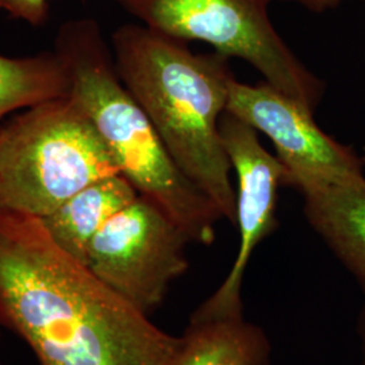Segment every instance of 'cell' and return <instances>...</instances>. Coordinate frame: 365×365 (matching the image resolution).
I'll list each match as a JSON object with an SVG mask.
<instances>
[{
    "label": "cell",
    "mask_w": 365,
    "mask_h": 365,
    "mask_svg": "<svg viewBox=\"0 0 365 365\" xmlns=\"http://www.w3.org/2000/svg\"><path fill=\"white\" fill-rule=\"evenodd\" d=\"M0 327L38 365H172L180 346L60 248L41 218L11 211H0Z\"/></svg>",
    "instance_id": "1"
},
{
    "label": "cell",
    "mask_w": 365,
    "mask_h": 365,
    "mask_svg": "<svg viewBox=\"0 0 365 365\" xmlns=\"http://www.w3.org/2000/svg\"><path fill=\"white\" fill-rule=\"evenodd\" d=\"M111 43L119 78L175 164L237 226L232 164L220 133L235 80L229 57L195 54L185 41L145 25L118 27Z\"/></svg>",
    "instance_id": "2"
},
{
    "label": "cell",
    "mask_w": 365,
    "mask_h": 365,
    "mask_svg": "<svg viewBox=\"0 0 365 365\" xmlns=\"http://www.w3.org/2000/svg\"><path fill=\"white\" fill-rule=\"evenodd\" d=\"M54 51L71 80L69 96L83 107L117 163L119 173L152 200L194 244L209 247L220 210L170 156L143 107L118 75L113 51L93 18L60 27Z\"/></svg>",
    "instance_id": "3"
},
{
    "label": "cell",
    "mask_w": 365,
    "mask_h": 365,
    "mask_svg": "<svg viewBox=\"0 0 365 365\" xmlns=\"http://www.w3.org/2000/svg\"><path fill=\"white\" fill-rule=\"evenodd\" d=\"M119 168L71 96L26 108L0 128V211L43 218Z\"/></svg>",
    "instance_id": "4"
},
{
    "label": "cell",
    "mask_w": 365,
    "mask_h": 365,
    "mask_svg": "<svg viewBox=\"0 0 365 365\" xmlns=\"http://www.w3.org/2000/svg\"><path fill=\"white\" fill-rule=\"evenodd\" d=\"M271 0H118L143 25L182 41H203L256 68L277 91L314 113L324 83L276 31Z\"/></svg>",
    "instance_id": "5"
},
{
    "label": "cell",
    "mask_w": 365,
    "mask_h": 365,
    "mask_svg": "<svg viewBox=\"0 0 365 365\" xmlns=\"http://www.w3.org/2000/svg\"><path fill=\"white\" fill-rule=\"evenodd\" d=\"M182 229L145 196L120 210L96 233L86 267L143 313L155 312L170 284L188 271Z\"/></svg>",
    "instance_id": "6"
},
{
    "label": "cell",
    "mask_w": 365,
    "mask_h": 365,
    "mask_svg": "<svg viewBox=\"0 0 365 365\" xmlns=\"http://www.w3.org/2000/svg\"><path fill=\"white\" fill-rule=\"evenodd\" d=\"M226 111L265 134L286 168L284 185L307 194L331 185L365 180L363 164L351 148L321 130L314 113L271 84L233 80Z\"/></svg>",
    "instance_id": "7"
},
{
    "label": "cell",
    "mask_w": 365,
    "mask_h": 365,
    "mask_svg": "<svg viewBox=\"0 0 365 365\" xmlns=\"http://www.w3.org/2000/svg\"><path fill=\"white\" fill-rule=\"evenodd\" d=\"M220 133L226 155L238 178L240 245L229 274L191 315V319L202 321L244 315V276L255 249L274 232L277 190L286 180V168L277 157L261 146L257 131L248 123L225 111L220 120Z\"/></svg>",
    "instance_id": "8"
},
{
    "label": "cell",
    "mask_w": 365,
    "mask_h": 365,
    "mask_svg": "<svg viewBox=\"0 0 365 365\" xmlns=\"http://www.w3.org/2000/svg\"><path fill=\"white\" fill-rule=\"evenodd\" d=\"M304 217L365 294V180L303 194Z\"/></svg>",
    "instance_id": "9"
},
{
    "label": "cell",
    "mask_w": 365,
    "mask_h": 365,
    "mask_svg": "<svg viewBox=\"0 0 365 365\" xmlns=\"http://www.w3.org/2000/svg\"><path fill=\"white\" fill-rule=\"evenodd\" d=\"M138 195L134 185L118 173L84 187L41 221L60 248L86 265L93 237Z\"/></svg>",
    "instance_id": "10"
},
{
    "label": "cell",
    "mask_w": 365,
    "mask_h": 365,
    "mask_svg": "<svg viewBox=\"0 0 365 365\" xmlns=\"http://www.w3.org/2000/svg\"><path fill=\"white\" fill-rule=\"evenodd\" d=\"M271 342L242 317L190 319L172 365H269Z\"/></svg>",
    "instance_id": "11"
},
{
    "label": "cell",
    "mask_w": 365,
    "mask_h": 365,
    "mask_svg": "<svg viewBox=\"0 0 365 365\" xmlns=\"http://www.w3.org/2000/svg\"><path fill=\"white\" fill-rule=\"evenodd\" d=\"M71 80L56 53L29 57L0 54V119L18 110L69 96Z\"/></svg>",
    "instance_id": "12"
},
{
    "label": "cell",
    "mask_w": 365,
    "mask_h": 365,
    "mask_svg": "<svg viewBox=\"0 0 365 365\" xmlns=\"http://www.w3.org/2000/svg\"><path fill=\"white\" fill-rule=\"evenodd\" d=\"M51 0H0V10L31 26H43L49 18Z\"/></svg>",
    "instance_id": "13"
},
{
    "label": "cell",
    "mask_w": 365,
    "mask_h": 365,
    "mask_svg": "<svg viewBox=\"0 0 365 365\" xmlns=\"http://www.w3.org/2000/svg\"><path fill=\"white\" fill-rule=\"evenodd\" d=\"M289 1H297L300 6L312 10L314 13H324L329 9L339 6L341 0H289Z\"/></svg>",
    "instance_id": "14"
},
{
    "label": "cell",
    "mask_w": 365,
    "mask_h": 365,
    "mask_svg": "<svg viewBox=\"0 0 365 365\" xmlns=\"http://www.w3.org/2000/svg\"><path fill=\"white\" fill-rule=\"evenodd\" d=\"M357 331L360 337V344H361V352H363V359H364L365 365V306L359 317V324H357Z\"/></svg>",
    "instance_id": "15"
},
{
    "label": "cell",
    "mask_w": 365,
    "mask_h": 365,
    "mask_svg": "<svg viewBox=\"0 0 365 365\" xmlns=\"http://www.w3.org/2000/svg\"><path fill=\"white\" fill-rule=\"evenodd\" d=\"M0 365H3V364H1V361H0Z\"/></svg>",
    "instance_id": "16"
},
{
    "label": "cell",
    "mask_w": 365,
    "mask_h": 365,
    "mask_svg": "<svg viewBox=\"0 0 365 365\" xmlns=\"http://www.w3.org/2000/svg\"><path fill=\"white\" fill-rule=\"evenodd\" d=\"M364 1H365V0H364Z\"/></svg>",
    "instance_id": "17"
}]
</instances>
